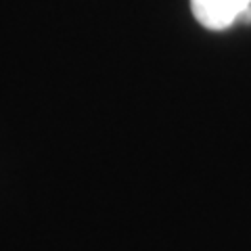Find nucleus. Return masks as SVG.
Wrapping results in <instances>:
<instances>
[{"label": "nucleus", "instance_id": "1", "mask_svg": "<svg viewBox=\"0 0 251 251\" xmlns=\"http://www.w3.org/2000/svg\"><path fill=\"white\" fill-rule=\"evenodd\" d=\"M191 11L203 27L220 31L241 17L251 19V0H191Z\"/></svg>", "mask_w": 251, "mask_h": 251}]
</instances>
